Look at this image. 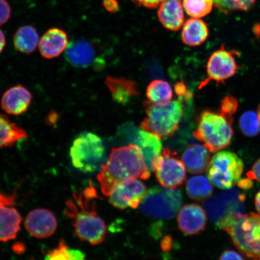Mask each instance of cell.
I'll return each instance as SVG.
<instances>
[{"label": "cell", "instance_id": "1", "mask_svg": "<svg viewBox=\"0 0 260 260\" xmlns=\"http://www.w3.org/2000/svg\"><path fill=\"white\" fill-rule=\"evenodd\" d=\"M150 175L142 151L137 145L130 144L112 149L109 158L101 167L97 179L103 193L109 197L117 184L132 179L146 180Z\"/></svg>", "mask_w": 260, "mask_h": 260}, {"label": "cell", "instance_id": "2", "mask_svg": "<svg viewBox=\"0 0 260 260\" xmlns=\"http://www.w3.org/2000/svg\"><path fill=\"white\" fill-rule=\"evenodd\" d=\"M97 198L95 188L90 184L83 191H76L68 200L64 213L72 221L75 233L81 241L96 245L105 240L106 225L98 215L93 200Z\"/></svg>", "mask_w": 260, "mask_h": 260}, {"label": "cell", "instance_id": "3", "mask_svg": "<svg viewBox=\"0 0 260 260\" xmlns=\"http://www.w3.org/2000/svg\"><path fill=\"white\" fill-rule=\"evenodd\" d=\"M249 258H260V214L230 213L216 223Z\"/></svg>", "mask_w": 260, "mask_h": 260}, {"label": "cell", "instance_id": "4", "mask_svg": "<svg viewBox=\"0 0 260 260\" xmlns=\"http://www.w3.org/2000/svg\"><path fill=\"white\" fill-rule=\"evenodd\" d=\"M146 116L140 128L164 138L173 135L180 126L184 112L181 99L171 101L165 105L145 102Z\"/></svg>", "mask_w": 260, "mask_h": 260}, {"label": "cell", "instance_id": "5", "mask_svg": "<svg viewBox=\"0 0 260 260\" xmlns=\"http://www.w3.org/2000/svg\"><path fill=\"white\" fill-rule=\"evenodd\" d=\"M233 122L219 112L205 110L198 121L193 136L211 152H217L230 146L234 136Z\"/></svg>", "mask_w": 260, "mask_h": 260}, {"label": "cell", "instance_id": "6", "mask_svg": "<svg viewBox=\"0 0 260 260\" xmlns=\"http://www.w3.org/2000/svg\"><path fill=\"white\" fill-rule=\"evenodd\" d=\"M105 148L100 136L83 132L75 139L70 148L71 162L75 168L84 173H92L101 168Z\"/></svg>", "mask_w": 260, "mask_h": 260}, {"label": "cell", "instance_id": "7", "mask_svg": "<svg viewBox=\"0 0 260 260\" xmlns=\"http://www.w3.org/2000/svg\"><path fill=\"white\" fill-rule=\"evenodd\" d=\"M183 203L177 188L154 187L146 191L139 206L145 215L158 219H170L176 215Z\"/></svg>", "mask_w": 260, "mask_h": 260}, {"label": "cell", "instance_id": "8", "mask_svg": "<svg viewBox=\"0 0 260 260\" xmlns=\"http://www.w3.org/2000/svg\"><path fill=\"white\" fill-rule=\"evenodd\" d=\"M244 164L235 152L220 151L213 156L207 169L208 178L221 189H230L241 178Z\"/></svg>", "mask_w": 260, "mask_h": 260}, {"label": "cell", "instance_id": "9", "mask_svg": "<svg viewBox=\"0 0 260 260\" xmlns=\"http://www.w3.org/2000/svg\"><path fill=\"white\" fill-rule=\"evenodd\" d=\"M186 169L176 152L164 148L151 165V171L162 187L177 188L186 178Z\"/></svg>", "mask_w": 260, "mask_h": 260}, {"label": "cell", "instance_id": "10", "mask_svg": "<svg viewBox=\"0 0 260 260\" xmlns=\"http://www.w3.org/2000/svg\"><path fill=\"white\" fill-rule=\"evenodd\" d=\"M237 52L225 50L222 46L211 54L207 64V78L201 83L200 89L206 86L211 81L223 83L233 77L240 69L235 56Z\"/></svg>", "mask_w": 260, "mask_h": 260}, {"label": "cell", "instance_id": "11", "mask_svg": "<svg viewBox=\"0 0 260 260\" xmlns=\"http://www.w3.org/2000/svg\"><path fill=\"white\" fill-rule=\"evenodd\" d=\"M145 185L137 179L126 180L117 184L109 194L112 206L119 209L139 207L146 193Z\"/></svg>", "mask_w": 260, "mask_h": 260}, {"label": "cell", "instance_id": "12", "mask_svg": "<svg viewBox=\"0 0 260 260\" xmlns=\"http://www.w3.org/2000/svg\"><path fill=\"white\" fill-rule=\"evenodd\" d=\"M15 193H0V242H8L16 238L20 230L21 216L14 207Z\"/></svg>", "mask_w": 260, "mask_h": 260}, {"label": "cell", "instance_id": "13", "mask_svg": "<svg viewBox=\"0 0 260 260\" xmlns=\"http://www.w3.org/2000/svg\"><path fill=\"white\" fill-rule=\"evenodd\" d=\"M123 135L132 144L137 145L142 152L149 170L151 171V165L154 159L162 151L160 138L158 136L135 126L127 125L122 129Z\"/></svg>", "mask_w": 260, "mask_h": 260}, {"label": "cell", "instance_id": "14", "mask_svg": "<svg viewBox=\"0 0 260 260\" xmlns=\"http://www.w3.org/2000/svg\"><path fill=\"white\" fill-rule=\"evenodd\" d=\"M24 225L31 236L37 239H46L56 232L57 221L50 210L37 209L28 214Z\"/></svg>", "mask_w": 260, "mask_h": 260}, {"label": "cell", "instance_id": "15", "mask_svg": "<svg viewBox=\"0 0 260 260\" xmlns=\"http://www.w3.org/2000/svg\"><path fill=\"white\" fill-rule=\"evenodd\" d=\"M177 221L182 232L189 236L198 235L206 229V211L197 204L185 205L179 212Z\"/></svg>", "mask_w": 260, "mask_h": 260}, {"label": "cell", "instance_id": "16", "mask_svg": "<svg viewBox=\"0 0 260 260\" xmlns=\"http://www.w3.org/2000/svg\"><path fill=\"white\" fill-rule=\"evenodd\" d=\"M97 51L95 44L86 40L71 42L65 51L66 59L73 66L87 68L96 63Z\"/></svg>", "mask_w": 260, "mask_h": 260}, {"label": "cell", "instance_id": "17", "mask_svg": "<svg viewBox=\"0 0 260 260\" xmlns=\"http://www.w3.org/2000/svg\"><path fill=\"white\" fill-rule=\"evenodd\" d=\"M32 98L30 91L25 87L21 85L12 87L3 94L2 109L9 115H22L30 107Z\"/></svg>", "mask_w": 260, "mask_h": 260}, {"label": "cell", "instance_id": "18", "mask_svg": "<svg viewBox=\"0 0 260 260\" xmlns=\"http://www.w3.org/2000/svg\"><path fill=\"white\" fill-rule=\"evenodd\" d=\"M66 32L58 28L49 29L42 36L39 42V49L42 56L50 59L59 56L68 47Z\"/></svg>", "mask_w": 260, "mask_h": 260}, {"label": "cell", "instance_id": "19", "mask_svg": "<svg viewBox=\"0 0 260 260\" xmlns=\"http://www.w3.org/2000/svg\"><path fill=\"white\" fill-rule=\"evenodd\" d=\"M159 21L169 30L178 31L184 22L183 5L181 0H165L159 6Z\"/></svg>", "mask_w": 260, "mask_h": 260}, {"label": "cell", "instance_id": "20", "mask_svg": "<svg viewBox=\"0 0 260 260\" xmlns=\"http://www.w3.org/2000/svg\"><path fill=\"white\" fill-rule=\"evenodd\" d=\"M210 152L204 145L190 144L185 149L181 160L189 173H203L209 167L211 160Z\"/></svg>", "mask_w": 260, "mask_h": 260}, {"label": "cell", "instance_id": "21", "mask_svg": "<svg viewBox=\"0 0 260 260\" xmlns=\"http://www.w3.org/2000/svg\"><path fill=\"white\" fill-rule=\"evenodd\" d=\"M106 86L115 102L125 105L133 98L139 95L137 85L134 81L123 77H106Z\"/></svg>", "mask_w": 260, "mask_h": 260}, {"label": "cell", "instance_id": "22", "mask_svg": "<svg viewBox=\"0 0 260 260\" xmlns=\"http://www.w3.org/2000/svg\"><path fill=\"white\" fill-rule=\"evenodd\" d=\"M209 36L207 24L200 18H190L185 22L181 31V40L184 44L197 47L203 44Z\"/></svg>", "mask_w": 260, "mask_h": 260}, {"label": "cell", "instance_id": "23", "mask_svg": "<svg viewBox=\"0 0 260 260\" xmlns=\"http://www.w3.org/2000/svg\"><path fill=\"white\" fill-rule=\"evenodd\" d=\"M27 137L24 129L10 121L7 116L0 113V148L12 146Z\"/></svg>", "mask_w": 260, "mask_h": 260}, {"label": "cell", "instance_id": "24", "mask_svg": "<svg viewBox=\"0 0 260 260\" xmlns=\"http://www.w3.org/2000/svg\"><path fill=\"white\" fill-rule=\"evenodd\" d=\"M39 42L40 38L38 32L32 26H22L14 35V46L16 50L22 53H32L37 49Z\"/></svg>", "mask_w": 260, "mask_h": 260}, {"label": "cell", "instance_id": "25", "mask_svg": "<svg viewBox=\"0 0 260 260\" xmlns=\"http://www.w3.org/2000/svg\"><path fill=\"white\" fill-rule=\"evenodd\" d=\"M186 191L191 199L198 201L206 200L213 193L212 183L204 175H197L187 181Z\"/></svg>", "mask_w": 260, "mask_h": 260}, {"label": "cell", "instance_id": "26", "mask_svg": "<svg viewBox=\"0 0 260 260\" xmlns=\"http://www.w3.org/2000/svg\"><path fill=\"white\" fill-rule=\"evenodd\" d=\"M148 102L154 105H165L171 102L173 90L167 81L155 80L149 83L146 89Z\"/></svg>", "mask_w": 260, "mask_h": 260}, {"label": "cell", "instance_id": "27", "mask_svg": "<svg viewBox=\"0 0 260 260\" xmlns=\"http://www.w3.org/2000/svg\"><path fill=\"white\" fill-rule=\"evenodd\" d=\"M45 260H86L85 255L80 250L71 248L63 240H60L56 248L49 251Z\"/></svg>", "mask_w": 260, "mask_h": 260}, {"label": "cell", "instance_id": "28", "mask_svg": "<svg viewBox=\"0 0 260 260\" xmlns=\"http://www.w3.org/2000/svg\"><path fill=\"white\" fill-rule=\"evenodd\" d=\"M239 126L243 134L249 138L260 133V119L257 112L248 110L244 112L239 119Z\"/></svg>", "mask_w": 260, "mask_h": 260}, {"label": "cell", "instance_id": "29", "mask_svg": "<svg viewBox=\"0 0 260 260\" xmlns=\"http://www.w3.org/2000/svg\"><path fill=\"white\" fill-rule=\"evenodd\" d=\"M183 8L187 14L193 18H201L212 11L214 0H183Z\"/></svg>", "mask_w": 260, "mask_h": 260}, {"label": "cell", "instance_id": "30", "mask_svg": "<svg viewBox=\"0 0 260 260\" xmlns=\"http://www.w3.org/2000/svg\"><path fill=\"white\" fill-rule=\"evenodd\" d=\"M256 0H214V4L225 14L235 11H246L255 5Z\"/></svg>", "mask_w": 260, "mask_h": 260}, {"label": "cell", "instance_id": "31", "mask_svg": "<svg viewBox=\"0 0 260 260\" xmlns=\"http://www.w3.org/2000/svg\"><path fill=\"white\" fill-rule=\"evenodd\" d=\"M239 107L238 101L232 96H227L224 98L220 104L219 112L222 115L233 122V116L237 112Z\"/></svg>", "mask_w": 260, "mask_h": 260}, {"label": "cell", "instance_id": "32", "mask_svg": "<svg viewBox=\"0 0 260 260\" xmlns=\"http://www.w3.org/2000/svg\"><path fill=\"white\" fill-rule=\"evenodd\" d=\"M11 8L6 0H0V25L5 24L11 17Z\"/></svg>", "mask_w": 260, "mask_h": 260}, {"label": "cell", "instance_id": "33", "mask_svg": "<svg viewBox=\"0 0 260 260\" xmlns=\"http://www.w3.org/2000/svg\"><path fill=\"white\" fill-rule=\"evenodd\" d=\"M165 0H133L136 5L148 9L157 8Z\"/></svg>", "mask_w": 260, "mask_h": 260}, {"label": "cell", "instance_id": "34", "mask_svg": "<svg viewBox=\"0 0 260 260\" xmlns=\"http://www.w3.org/2000/svg\"><path fill=\"white\" fill-rule=\"evenodd\" d=\"M247 176L252 180L254 179L260 183V158L253 164L251 170L247 173Z\"/></svg>", "mask_w": 260, "mask_h": 260}, {"label": "cell", "instance_id": "35", "mask_svg": "<svg viewBox=\"0 0 260 260\" xmlns=\"http://www.w3.org/2000/svg\"><path fill=\"white\" fill-rule=\"evenodd\" d=\"M219 260H245V259L239 253L232 250H228L221 254Z\"/></svg>", "mask_w": 260, "mask_h": 260}, {"label": "cell", "instance_id": "36", "mask_svg": "<svg viewBox=\"0 0 260 260\" xmlns=\"http://www.w3.org/2000/svg\"><path fill=\"white\" fill-rule=\"evenodd\" d=\"M103 6L109 12L115 13L119 10V4L116 0H104Z\"/></svg>", "mask_w": 260, "mask_h": 260}, {"label": "cell", "instance_id": "37", "mask_svg": "<svg viewBox=\"0 0 260 260\" xmlns=\"http://www.w3.org/2000/svg\"><path fill=\"white\" fill-rule=\"evenodd\" d=\"M237 186L243 190L251 189L253 186L252 179L248 178H240L237 183Z\"/></svg>", "mask_w": 260, "mask_h": 260}, {"label": "cell", "instance_id": "38", "mask_svg": "<svg viewBox=\"0 0 260 260\" xmlns=\"http://www.w3.org/2000/svg\"><path fill=\"white\" fill-rule=\"evenodd\" d=\"M175 92L180 96H184L187 95L186 87L182 82L178 83L175 87Z\"/></svg>", "mask_w": 260, "mask_h": 260}, {"label": "cell", "instance_id": "39", "mask_svg": "<svg viewBox=\"0 0 260 260\" xmlns=\"http://www.w3.org/2000/svg\"><path fill=\"white\" fill-rule=\"evenodd\" d=\"M6 45V38L4 34L1 30H0V53L4 49Z\"/></svg>", "mask_w": 260, "mask_h": 260}, {"label": "cell", "instance_id": "40", "mask_svg": "<svg viewBox=\"0 0 260 260\" xmlns=\"http://www.w3.org/2000/svg\"><path fill=\"white\" fill-rule=\"evenodd\" d=\"M255 206L256 211L260 214V190L255 195Z\"/></svg>", "mask_w": 260, "mask_h": 260}, {"label": "cell", "instance_id": "41", "mask_svg": "<svg viewBox=\"0 0 260 260\" xmlns=\"http://www.w3.org/2000/svg\"><path fill=\"white\" fill-rule=\"evenodd\" d=\"M253 260H260V258H256V259H253Z\"/></svg>", "mask_w": 260, "mask_h": 260}]
</instances>
